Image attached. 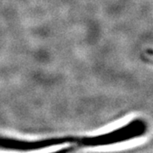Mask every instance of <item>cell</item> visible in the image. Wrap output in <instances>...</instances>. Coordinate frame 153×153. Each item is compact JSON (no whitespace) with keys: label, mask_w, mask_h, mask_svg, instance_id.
<instances>
[{"label":"cell","mask_w":153,"mask_h":153,"mask_svg":"<svg viewBox=\"0 0 153 153\" xmlns=\"http://www.w3.org/2000/svg\"><path fill=\"white\" fill-rule=\"evenodd\" d=\"M77 144L82 148H86L84 136H60L50 137L34 140H18L14 138L0 137V149L4 151H13L20 152H27L43 150L45 148L59 146L61 145Z\"/></svg>","instance_id":"cell-1"},{"label":"cell","mask_w":153,"mask_h":153,"mask_svg":"<svg viewBox=\"0 0 153 153\" xmlns=\"http://www.w3.org/2000/svg\"><path fill=\"white\" fill-rule=\"evenodd\" d=\"M148 52H149V55H150V56H152L153 57V49H150Z\"/></svg>","instance_id":"cell-2"}]
</instances>
